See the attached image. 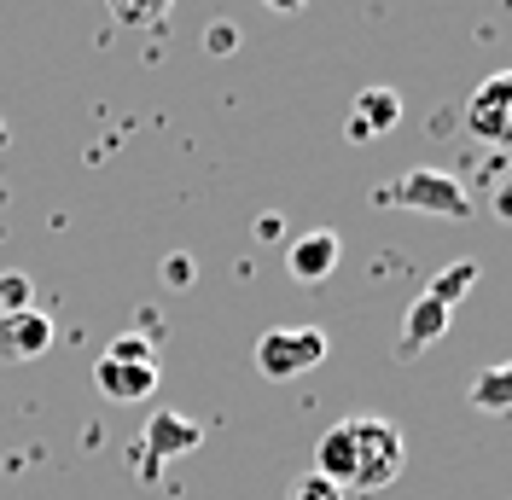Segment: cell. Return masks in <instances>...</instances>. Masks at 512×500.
<instances>
[{
    "mask_svg": "<svg viewBox=\"0 0 512 500\" xmlns=\"http://www.w3.org/2000/svg\"><path fill=\"white\" fill-rule=\"evenodd\" d=\"M402 460H408V442L390 419H338L315 442V471L344 495L390 489L402 477Z\"/></svg>",
    "mask_w": 512,
    "mask_h": 500,
    "instance_id": "obj_1",
    "label": "cell"
},
{
    "mask_svg": "<svg viewBox=\"0 0 512 500\" xmlns=\"http://www.w3.org/2000/svg\"><path fill=\"white\" fill-rule=\"evenodd\" d=\"M326 349H332V338L320 326H268L256 338V373L274 378V384H291V378L315 373Z\"/></svg>",
    "mask_w": 512,
    "mask_h": 500,
    "instance_id": "obj_2",
    "label": "cell"
},
{
    "mask_svg": "<svg viewBox=\"0 0 512 500\" xmlns=\"http://www.w3.org/2000/svg\"><path fill=\"white\" fill-rule=\"evenodd\" d=\"M379 204L419 210V216H448V221L472 216V192H466V181H454V175H443V169H408V175H396V181L379 192Z\"/></svg>",
    "mask_w": 512,
    "mask_h": 500,
    "instance_id": "obj_3",
    "label": "cell"
},
{
    "mask_svg": "<svg viewBox=\"0 0 512 500\" xmlns=\"http://www.w3.org/2000/svg\"><path fill=\"white\" fill-rule=\"evenodd\" d=\"M466 134L483 140V146H507V134H512V76L507 70H495L478 94L466 99Z\"/></svg>",
    "mask_w": 512,
    "mask_h": 500,
    "instance_id": "obj_4",
    "label": "cell"
},
{
    "mask_svg": "<svg viewBox=\"0 0 512 500\" xmlns=\"http://www.w3.org/2000/svg\"><path fill=\"white\" fill-rule=\"evenodd\" d=\"M204 442V425L198 419H187V413H152V425H146V466L158 471L163 460H181V454H192Z\"/></svg>",
    "mask_w": 512,
    "mask_h": 500,
    "instance_id": "obj_5",
    "label": "cell"
},
{
    "mask_svg": "<svg viewBox=\"0 0 512 500\" xmlns=\"http://www.w3.org/2000/svg\"><path fill=\"white\" fill-rule=\"evenodd\" d=\"M338 256H344V239H338L332 227H315V233H303V239L286 245V268H291V280L320 285L332 268H338Z\"/></svg>",
    "mask_w": 512,
    "mask_h": 500,
    "instance_id": "obj_6",
    "label": "cell"
},
{
    "mask_svg": "<svg viewBox=\"0 0 512 500\" xmlns=\"http://www.w3.org/2000/svg\"><path fill=\"white\" fill-rule=\"evenodd\" d=\"M53 349V320L41 309L6 314L0 320V361H41Z\"/></svg>",
    "mask_w": 512,
    "mask_h": 500,
    "instance_id": "obj_7",
    "label": "cell"
},
{
    "mask_svg": "<svg viewBox=\"0 0 512 500\" xmlns=\"http://www.w3.org/2000/svg\"><path fill=\"white\" fill-rule=\"evenodd\" d=\"M448 320H454V309H443V303H431V297L419 291L414 303H408V314H402V332H396V355H402V361H414L419 349L443 344Z\"/></svg>",
    "mask_w": 512,
    "mask_h": 500,
    "instance_id": "obj_8",
    "label": "cell"
},
{
    "mask_svg": "<svg viewBox=\"0 0 512 500\" xmlns=\"http://www.w3.org/2000/svg\"><path fill=\"white\" fill-rule=\"evenodd\" d=\"M94 390L105 402H146L158 390V361H99Z\"/></svg>",
    "mask_w": 512,
    "mask_h": 500,
    "instance_id": "obj_9",
    "label": "cell"
},
{
    "mask_svg": "<svg viewBox=\"0 0 512 500\" xmlns=\"http://www.w3.org/2000/svg\"><path fill=\"white\" fill-rule=\"evenodd\" d=\"M402 94L396 88H361L355 94V117H350V140H373V134H390L402 123Z\"/></svg>",
    "mask_w": 512,
    "mask_h": 500,
    "instance_id": "obj_10",
    "label": "cell"
},
{
    "mask_svg": "<svg viewBox=\"0 0 512 500\" xmlns=\"http://www.w3.org/2000/svg\"><path fill=\"white\" fill-rule=\"evenodd\" d=\"M472 407L478 413H512V367H483L478 378H472Z\"/></svg>",
    "mask_w": 512,
    "mask_h": 500,
    "instance_id": "obj_11",
    "label": "cell"
},
{
    "mask_svg": "<svg viewBox=\"0 0 512 500\" xmlns=\"http://www.w3.org/2000/svg\"><path fill=\"white\" fill-rule=\"evenodd\" d=\"M472 285H478V262H448L443 274L425 285V297H431V303H443V309H454V303H466V297H472Z\"/></svg>",
    "mask_w": 512,
    "mask_h": 500,
    "instance_id": "obj_12",
    "label": "cell"
},
{
    "mask_svg": "<svg viewBox=\"0 0 512 500\" xmlns=\"http://www.w3.org/2000/svg\"><path fill=\"white\" fill-rule=\"evenodd\" d=\"M24 309H35L30 274H0V320H6V314H24Z\"/></svg>",
    "mask_w": 512,
    "mask_h": 500,
    "instance_id": "obj_13",
    "label": "cell"
},
{
    "mask_svg": "<svg viewBox=\"0 0 512 500\" xmlns=\"http://www.w3.org/2000/svg\"><path fill=\"white\" fill-rule=\"evenodd\" d=\"M169 6H175V0H111V18H117V24H152Z\"/></svg>",
    "mask_w": 512,
    "mask_h": 500,
    "instance_id": "obj_14",
    "label": "cell"
},
{
    "mask_svg": "<svg viewBox=\"0 0 512 500\" xmlns=\"http://www.w3.org/2000/svg\"><path fill=\"white\" fill-rule=\"evenodd\" d=\"M286 500H344V489H332L320 471H303V477L291 483V495H286Z\"/></svg>",
    "mask_w": 512,
    "mask_h": 500,
    "instance_id": "obj_15",
    "label": "cell"
},
{
    "mask_svg": "<svg viewBox=\"0 0 512 500\" xmlns=\"http://www.w3.org/2000/svg\"><path fill=\"white\" fill-rule=\"evenodd\" d=\"M105 361H152V338L128 332V338H117V344L105 349Z\"/></svg>",
    "mask_w": 512,
    "mask_h": 500,
    "instance_id": "obj_16",
    "label": "cell"
},
{
    "mask_svg": "<svg viewBox=\"0 0 512 500\" xmlns=\"http://www.w3.org/2000/svg\"><path fill=\"white\" fill-rule=\"evenodd\" d=\"M192 280H198V262H192V256H169V262H163V285H169V291H187Z\"/></svg>",
    "mask_w": 512,
    "mask_h": 500,
    "instance_id": "obj_17",
    "label": "cell"
},
{
    "mask_svg": "<svg viewBox=\"0 0 512 500\" xmlns=\"http://www.w3.org/2000/svg\"><path fill=\"white\" fill-rule=\"evenodd\" d=\"M204 41H210V53H233V47H239V30H233V24H210Z\"/></svg>",
    "mask_w": 512,
    "mask_h": 500,
    "instance_id": "obj_18",
    "label": "cell"
},
{
    "mask_svg": "<svg viewBox=\"0 0 512 500\" xmlns=\"http://www.w3.org/2000/svg\"><path fill=\"white\" fill-rule=\"evenodd\" d=\"M262 6H268V12H303L309 0H262Z\"/></svg>",
    "mask_w": 512,
    "mask_h": 500,
    "instance_id": "obj_19",
    "label": "cell"
},
{
    "mask_svg": "<svg viewBox=\"0 0 512 500\" xmlns=\"http://www.w3.org/2000/svg\"><path fill=\"white\" fill-rule=\"evenodd\" d=\"M0 146H6V123H0Z\"/></svg>",
    "mask_w": 512,
    "mask_h": 500,
    "instance_id": "obj_20",
    "label": "cell"
}]
</instances>
